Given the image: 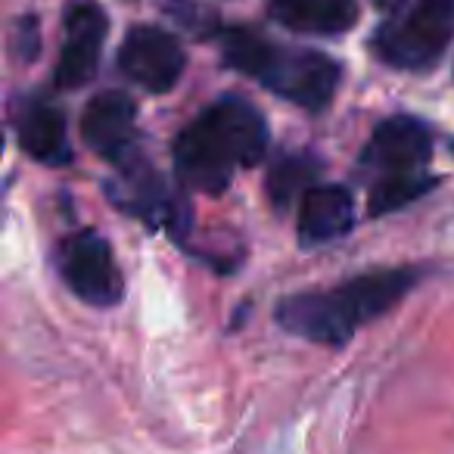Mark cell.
I'll use <instances>...</instances> for the list:
<instances>
[{"label": "cell", "instance_id": "cell-1", "mask_svg": "<svg viewBox=\"0 0 454 454\" xmlns=\"http://www.w3.org/2000/svg\"><path fill=\"white\" fill-rule=\"evenodd\" d=\"M268 128L262 113L243 97L231 94L202 109L175 140L177 175L202 193H221L237 168L262 162Z\"/></svg>", "mask_w": 454, "mask_h": 454}, {"label": "cell", "instance_id": "cell-2", "mask_svg": "<svg viewBox=\"0 0 454 454\" xmlns=\"http://www.w3.org/2000/svg\"><path fill=\"white\" fill-rule=\"evenodd\" d=\"M417 284V271L392 268L355 278L327 293H299L278 305V324L293 336L321 342V346H342L355 336L361 324L386 315L402 296Z\"/></svg>", "mask_w": 454, "mask_h": 454}, {"label": "cell", "instance_id": "cell-3", "mask_svg": "<svg viewBox=\"0 0 454 454\" xmlns=\"http://www.w3.org/2000/svg\"><path fill=\"white\" fill-rule=\"evenodd\" d=\"M221 57L237 72L255 78L262 88L302 109H324L340 88L342 69L333 57L317 51L271 44L247 28H231L221 38Z\"/></svg>", "mask_w": 454, "mask_h": 454}, {"label": "cell", "instance_id": "cell-4", "mask_svg": "<svg viewBox=\"0 0 454 454\" xmlns=\"http://www.w3.org/2000/svg\"><path fill=\"white\" fill-rule=\"evenodd\" d=\"M454 38V0H414L373 38V53L392 69H429Z\"/></svg>", "mask_w": 454, "mask_h": 454}, {"label": "cell", "instance_id": "cell-5", "mask_svg": "<svg viewBox=\"0 0 454 454\" xmlns=\"http://www.w3.org/2000/svg\"><path fill=\"white\" fill-rule=\"evenodd\" d=\"M57 268L66 286L97 309H109L125 293V280L115 265L113 249L94 231H78V234L66 237L57 249Z\"/></svg>", "mask_w": 454, "mask_h": 454}, {"label": "cell", "instance_id": "cell-6", "mask_svg": "<svg viewBox=\"0 0 454 454\" xmlns=\"http://www.w3.org/2000/svg\"><path fill=\"white\" fill-rule=\"evenodd\" d=\"M429 153H433V137L429 128L420 119L411 115H395L386 119L367 140L364 156H361V171H371L377 181H395V177H420L427 175Z\"/></svg>", "mask_w": 454, "mask_h": 454}, {"label": "cell", "instance_id": "cell-7", "mask_svg": "<svg viewBox=\"0 0 454 454\" xmlns=\"http://www.w3.org/2000/svg\"><path fill=\"white\" fill-rule=\"evenodd\" d=\"M82 140L113 162L115 168H125L137 156V106L131 97L119 90L94 97L82 115Z\"/></svg>", "mask_w": 454, "mask_h": 454}, {"label": "cell", "instance_id": "cell-8", "mask_svg": "<svg viewBox=\"0 0 454 454\" xmlns=\"http://www.w3.org/2000/svg\"><path fill=\"white\" fill-rule=\"evenodd\" d=\"M184 63H187V57H184V47L177 44L175 35L153 26L131 28L119 53L121 72L150 94H165L175 88Z\"/></svg>", "mask_w": 454, "mask_h": 454}, {"label": "cell", "instance_id": "cell-9", "mask_svg": "<svg viewBox=\"0 0 454 454\" xmlns=\"http://www.w3.org/2000/svg\"><path fill=\"white\" fill-rule=\"evenodd\" d=\"M106 41V13L97 4H75L66 10L63 47H59L53 82L59 90L82 88L94 78Z\"/></svg>", "mask_w": 454, "mask_h": 454}, {"label": "cell", "instance_id": "cell-10", "mask_svg": "<svg viewBox=\"0 0 454 454\" xmlns=\"http://www.w3.org/2000/svg\"><path fill=\"white\" fill-rule=\"evenodd\" d=\"M121 175V190H113V200H119L128 212L140 215V218L153 221V224H168L171 231L181 234L184 231V208L175 196L168 193L162 177L153 171V165H146L144 159H134L131 165L119 168Z\"/></svg>", "mask_w": 454, "mask_h": 454}, {"label": "cell", "instance_id": "cell-11", "mask_svg": "<svg viewBox=\"0 0 454 454\" xmlns=\"http://www.w3.org/2000/svg\"><path fill=\"white\" fill-rule=\"evenodd\" d=\"M355 224L352 193L340 184H315L299 206V243L324 247L346 237Z\"/></svg>", "mask_w": 454, "mask_h": 454}, {"label": "cell", "instance_id": "cell-12", "mask_svg": "<svg viewBox=\"0 0 454 454\" xmlns=\"http://www.w3.org/2000/svg\"><path fill=\"white\" fill-rule=\"evenodd\" d=\"M268 10L299 35H342L358 22V0H268Z\"/></svg>", "mask_w": 454, "mask_h": 454}, {"label": "cell", "instance_id": "cell-13", "mask_svg": "<svg viewBox=\"0 0 454 454\" xmlns=\"http://www.w3.org/2000/svg\"><path fill=\"white\" fill-rule=\"evenodd\" d=\"M22 150L44 165H66L72 159L63 113L47 103H32L16 121Z\"/></svg>", "mask_w": 454, "mask_h": 454}, {"label": "cell", "instance_id": "cell-14", "mask_svg": "<svg viewBox=\"0 0 454 454\" xmlns=\"http://www.w3.org/2000/svg\"><path fill=\"white\" fill-rule=\"evenodd\" d=\"M315 171H317V162L309 156H293V159H284L271 168L268 175V193H271V202L278 208H286L299 193H309L315 187Z\"/></svg>", "mask_w": 454, "mask_h": 454}, {"label": "cell", "instance_id": "cell-15", "mask_svg": "<svg viewBox=\"0 0 454 454\" xmlns=\"http://www.w3.org/2000/svg\"><path fill=\"white\" fill-rule=\"evenodd\" d=\"M429 187H435V177L420 175V177H395V181H380L371 187V215H389L395 208L414 202L417 196H423Z\"/></svg>", "mask_w": 454, "mask_h": 454}, {"label": "cell", "instance_id": "cell-16", "mask_svg": "<svg viewBox=\"0 0 454 454\" xmlns=\"http://www.w3.org/2000/svg\"><path fill=\"white\" fill-rule=\"evenodd\" d=\"M380 10H402V7H408V0H373Z\"/></svg>", "mask_w": 454, "mask_h": 454}]
</instances>
